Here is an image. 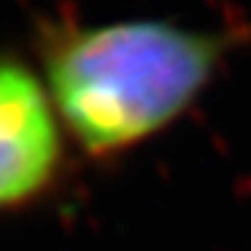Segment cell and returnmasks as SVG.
Masks as SVG:
<instances>
[{
	"label": "cell",
	"mask_w": 251,
	"mask_h": 251,
	"mask_svg": "<svg viewBox=\"0 0 251 251\" xmlns=\"http://www.w3.org/2000/svg\"><path fill=\"white\" fill-rule=\"evenodd\" d=\"M67 133L41 72L0 51V213L36 205L64 169Z\"/></svg>",
	"instance_id": "7a4b0ae2"
},
{
	"label": "cell",
	"mask_w": 251,
	"mask_h": 251,
	"mask_svg": "<svg viewBox=\"0 0 251 251\" xmlns=\"http://www.w3.org/2000/svg\"><path fill=\"white\" fill-rule=\"evenodd\" d=\"M238 33L167 18L47 24L36 39L67 139L90 159H113L169 131L198 105Z\"/></svg>",
	"instance_id": "6da1fadb"
}]
</instances>
